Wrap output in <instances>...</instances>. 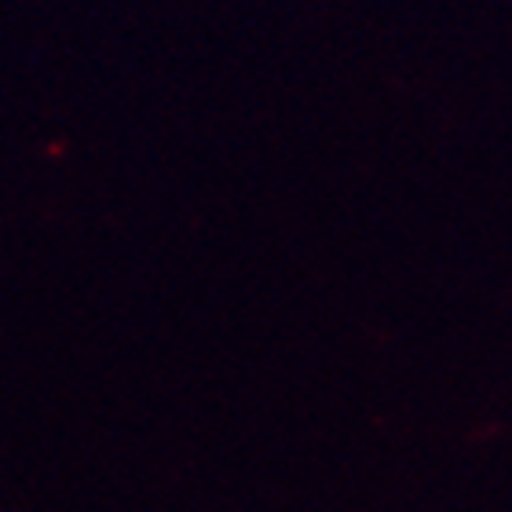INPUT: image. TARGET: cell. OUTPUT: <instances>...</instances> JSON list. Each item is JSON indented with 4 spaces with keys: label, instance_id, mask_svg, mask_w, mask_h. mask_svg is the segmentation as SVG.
I'll return each mask as SVG.
<instances>
[]
</instances>
